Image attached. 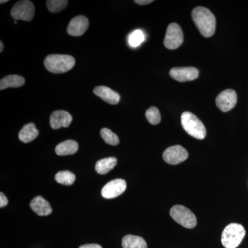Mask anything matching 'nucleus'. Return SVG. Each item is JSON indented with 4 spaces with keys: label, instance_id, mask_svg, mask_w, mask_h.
I'll list each match as a JSON object with an SVG mask.
<instances>
[{
    "label": "nucleus",
    "instance_id": "nucleus-26",
    "mask_svg": "<svg viewBox=\"0 0 248 248\" xmlns=\"http://www.w3.org/2000/svg\"><path fill=\"white\" fill-rule=\"evenodd\" d=\"M8 203H9V200H8L7 197L3 192H1L0 193V208H2L6 206Z\"/></svg>",
    "mask_w": 248,
    "mask_h": 248
},
{
    "label": "nucleus",
    "instance_id": "nucleus-14",
    "mask_svg": "<svg viewBox=\"0 0 248 248\" xmlns=\"http://www.w3.org/2000/svg\"><path fill=\"white\" fill-rule=\"evenodd\" d=\"M93 93L97 97H100L104 102L108 104L115 105L118 104L120 101V96L118 93L112 91L107 86H99L96 87L93 91Z\"/></svg>",
    "mask_w": 248,
    "mask_h": 248
},
{
    "label": "nucleus",
    "instance_id": "nucleus-9",
    "mask_svg": "<svg viewBox=\"0 0 248 248\" xmlns=\"http://www.w3.org/2000/svg\"><path fill=\"white\" fill-rule=\"evenodd\" d=\"M126 182L122 179H114L104 186L102 190V195L105 199H114L125 192Z\"/></svg>",
    "mask_w": 248,
    "mask_h": 248
},
{
    "label": "nucleus",
    "instance_id": "nucleus-31",
    "mask_svg": "<svg viewBox=\"0 0 248 248\" xmlns=\"http://www.w3.org/2000/svg\"><path fill=\"white\" fill-rule=\"evenodd\" d=\"M15 24H17V20H15Z\"/></svg>",
    "mask_w": 248,
    "mask_h": 248
},
{
    "label": "nucleus",
    "instance_id": "nucleus-8",
    "mask_svg": "<svg viewBox=\"0 0 248 248\" xmlns=\"http://www.w3.org/2000/svg\"><path fill=\"white\" fill-rule=\"evenodd\" d=\"M188 157V153L185 148L177 145L169 147L163 153V159L168 164L177 165L184 162Z\"/></svg>",
    "mask_w": 248,
    "mask_h": 248
},
{
    "label": "nucleus",
    "instance_id": "nucleus-13",
    "mask_svg": "<svg viewBox=\"0 0 248 248\" xmlns=\"http://www.w3.org/2000/svg\"><path fill=\"white\" fill-rule=\"evenodd\" d=\"M73 117L69 112L65 110H57L50 115V125L54 130H58L63 127L68 128L71 125Z\"/></svg>",
    "mask_w": 248,
    "mask_h": 248
},
{
    "label": "nucleus",
    "instance_id": "nucleus-19",
    "mask_svg": "<svg viewBox=\"0 0 248 248\" xmlns=\"http://www.w3.org/2000/svg\"><path fill=\"white\" fill-rule=\"evenodd\" d=\"M123 248H148L146 241L141 236L126 235L122 239Z\"/></svg>",
    "mask_w": 248,
    "mask_h": 248
},
{
    "label": "nucleus",
    "instance_id": "nucleus-29",
    "mask_svg": "<svg viewBox=\"0 0 248 248\" xmlns=\"http://www.w3.org/2000/svg\"><path fill=\"white\" fill-rule=\"evenodd\" d=\"M0 52H2L3 51V50H4V45H3V42H1H1H0Z\"/></svg>",
    "mask_w": 248,
    "mask_h": 248
},
{
    "label": "nucleus",
    "instance_id": "nucleus-21",
    "mask_svg": "<svg viewBox=\"0 0 248 248\" xmlns=\"http://www.w3.org/2000/svg\"><path fill=\"white\" fill-rule=\"evenodd\" d=\"M55 180L59 184L65 186H71L76 181V175L70 171H60L57 173L55 177Z\"/></svg>",
    "mask_w": 248,
    "mask_h": 248
},
{
    "label": "nucleus",
    "instance_id": "nucleus-5",
    "mask_svg": "<svg viewBox=\"0 0 248 248\" xmlns=\"http://www.w3.org/2000/svg\"><path fill=\"white\" fill-rule=\"evenodd\" d=\"M170 215L174 221L187 229H192L197 226L195 215L185 206L174 205L171 208Z\"/></svg>",
    "mask_w": 248,
    "mask_h": 248
},
{
    "label": "nucleus",
    "instance_id": "nucleus-10",
    "mask_svg": "<svg viewBox=\"0 0 248 248\" xmlns=\"http://www.w3.org/2000/svg\"><path fill=\"white\" fill-rule=\"evenodd\" d=\"M237 102V95L234 90L228 89L222 91L216 98L217 107L223 112H228L235 107Z\"/></svg>",
    "mask_w": 248,
    "mask_h": 248
},
{
    "label": "nucleus",
    "instance_id": "nucleus-11",
    "mask_svg": "<svg viewBox=\"0 0 248 248\" xmlns=\"http://www.w3.org/2000/svg\"><path fill=\"white\" fill-rule=\"evenodd\" d=\"M198 69L194 67H180L173 68L170 71V76L179 82L193 81L198 78Z\"/></svg>",
    "mask_w": 248,
    "mask_h": 248
},
{
    "label": "nucleus",
    "instance_id": "nucleus-4",
    "mask_svg": "<svg viewBox=\"0 0 248 248\" xmlns=\"http://www.w3.org/2000/svg\"><path fill=\"white\" fill-rule=\"evenodd\" d=\"M182 125L186 133L197 140H203L206 136V129L200 119L190 112H183Z\"/></svg>",
    "mask_w": 248,
    "mask_h": 248
},
{
    "label": "nucleus",
    "instance_id": "nucleus-1",
    "mask_svg": "<svg viewBox=\"0 0 248 248\" xmlns=\"http://www.w3.org/2000/svg\"><path fill=\"white\" fill-rule=\"evenodd\" d=\"M192 17L196 27L205 37H212L216 29V18L210 10L205 7L195 8L192 11Z\"/></svg>",
    "mask_w": 248,
    "mask_h": 248
},
{
    "label": "nucleus",
    "instance_id": "nucleus-23",
    "mask_svg": "<svg viewBox=\"0 0 248 248\" xmlns=\"http://www.w3.org/2000/svg\"><path fill=\"white\" fill-rule=\"evenodd\" d=\"M100 135L103 140L108 144L111 145V146H117L120 143V139L115 133L111 131L110 129L102 128L101 130Z\"/></svg>",
    "mask_w": 248,
    "mask_h": 248
},
{
    "label": "nucleus",
    "instance_id": "nucleus-12",
    "mask_svg": "<svg viewBox=\"0 0 248 248\" xmlns=\"http://www.w3.org/2000/svg\"><path fill=\"white\" fill-rule=\"evenodd\" d=\"M89 27V19L84 16H77L71 19L68 27L67 32L70 35L79 37L84 35Z\"/></svg>",
    "mask_w": 248,
    "mask_h": 248
},
{
    "label": "nucleus",
    "instance_id": "nucleus-6",
    "mask_svg": "<svg viewBox=\"0 0 248 248\" xmlns=\"http://www.w3.org/2000/svg\"><path fill=\"white\" fill-rule=\"evenodd\" d=\"M11 15L15 20L30 22L35 15V6L31 1L28 0L17 1L13 6Z\"/></svg>",
    "mask_w": 248,
    "mask_h": 248
},
{
    "label": "nucleus",
    "instance_id": "nucleus-7",
    "mask_svg": "<svg viewBox=\"0 0 248 248\" xmlns=\"http://www.w3.org/2000/svg\"><path fill=\"white\" fill-rule=\"evenodd\" d=\"M184 42V34L180 27L176 23L170 24L166 31L164 43L165 46L170 50H174L180 47Z\"/></svg>",
    "mask_w": 248,
    "mask_h": 248
},
{
    "label": "nucleus",
    "instance_id": "nucleus-22",
    "mask_svg": "<svg viewBox=\"0 0 248 248\" xmlns=\"http://www.w3.org/2000/svg\"><path fill=\"white\" fill-rule=\"evenodd\" d=\"M146 36L141 30H135L130 34L128 37V44L132 48H137L144 42Z\"/></svg>",
    "mask_w": 248,
    "mask_h": 248
},
{
    "label": "nucleus",
    "instance_id": "nucleus-18",
    "mask_svg": "<svg viewBox=\"0 0 248 248\" xmlns=\"http://www.w3.org/2000/svg\"><path fill=\"white\" fill-rule=\"evenodd\" d=\"M25 84V79L17 75H11L5 77L0 81V90L9 89V88H19Z\"/></svg>",
    "mask_w": 248,
    "mask_h": 248
},
{
    "label": "nucleus",
    "instance_id": "nucleus-3",
    "mask_svg": "<svg viewBox=\"0 0 248 248\" xmlns=\"http://www.w3.org/2000/svg\"><path fill=\"white\" fill-rule=\"evenodd\" d=\"M246 236V230L239 223H231L223 230L221 243L224 248H236Z\"/></svg>",
    "mask_w": 248,
    "mask_h": 248
},
{
    "label": "nucleus",
    "instance_id": "nucleus-20",
    "mask_svg": "<svg viewBox=\"0 0 248 248\" xmlns=\"http://www.w3.org/2000/svg\"><path fill=\"white\" fill-rule=\"evenodd\" d=\"M117 164L115 157H108L98 161L95 165V170L99 174H106L112 170Z\"/></svg>",
    "mask_w": 248,
    "mask_h": 248
},
{
    "label": "nucleus",
    "instance_id": "nucleus-27",
    "mask_svg": "<svg viewBox=\"0 0 248 248\" xmlns=\"http://www.w3.org/2000/svg\"><path fill=\"white\" fill-rule=\"evenodd\" d=\"M79 248H102L100 245L98 244H86L84 246H80Z\"/></svg>",
    "mask_w": 248,
    "mask_h": 248
},
{
    "label": "nucleus",
    "instance_id": "nucleus-2",
    "mask_svg": "<svg viewBox=\"0 0 248 248\" xmlns=\"http://www.w3.org/2000/svg\"><path fill=\"white\" fill-rule=\"evenodd\" d=\"M75 64L76 60L68 55L53 54L48 55L45 60V68L54 74H61L71 71Z\"/></svg>",
    "mask_w": 248,
    "mask_h": 248
},
{
    "label": "nucleus",
    "instance_id": "nucleus-28",
    "mask_svg": "<svg viewBox=\"0 0 248 248\" xmlns=\"http://www.w3.org/2000/svg\"><path fill=\"white\" fill-rule=\"evenodd\" d=\"M153 0H136L135 2L140 5H146L153 2Z\"/></svg>",
    "mask_w": 248,
    "mask_h": 248
},
{
    "label": "nucleus",
    "instance_id": "nucleus-17",
    "mask_svg": "<svg viewBox=\"0 0 248 248\" xmlns=\"http://www.w3.org/2000/svg\"><path fill=\"white\" fill-rule=\"evenodd\" d=\"M39 130L36 128L35 124L29 123L26 124L19 133V139L24 143H29L33 141L38 137Z\"/></svg>",
    "mask_w": 248,
    "mask_h": 248
},
{
    "label": "nucleus",
    "instance_id": "nucleus-16",
    "mask_svg": "<svg viewBox=\"0 0 248 248\" xmlns=\"http://www.w3.org/2000/svg\"><path fill=\"white\" fill-rule=\"evenodd\" d=\"M79 149V145L74 140H66V141L59 143L55 148V153L60 156H66L76 154Z\"/></svg>",
    "mask_w": 248,
    "mask_h": 248
},
{
    "label": "nucleus",
    "instance_id": "nucleus-30",
    "mask_svg": "<svg viewBox=\"0 0 248 248\" xmlns=\"http://www.w3.org/2000/svg\"><path fill=\"white\" fill-rule=\"evenodd\" d=\"M8 0H5V1H3V0H1V1H0V4H4V3L7 2Z\"/></svg>",
    "mask_w": 248,
    "mask_h": 248
},
{
    "label": "nucleus",
    "instance_id": "nucleus-25",
    "mask_svg": "<svg viewBox=\"0 0 248 248\" xmlns=\"http://www.w3.org/2000/svg\"><path fill=\"white\" fill-rule=\"evenodd\" d=\"M146 117L152 125H157L161 122V115H160L159 110L156 107H151L147 110Z\"/></svg>",
    "mask_w": 248,
    "mask_h": 248
},
{
    "label": "nucleus",
    "instance_id": "nucleus-15",
    "mask_svg": "<svg viewBox=\"0 0 248 248\" xmlns=\"http://www.w3.org/2000/svg\"><path fill=\"white\" fill-rule=\"evenodd\" d=\"M30 206L32 211L39 216H48L53 212L50 204L42 196H37L31 201Z\"/></svg>",
    "mask_w": 248,
    "mask_h": 248
},
{
    "label": "nucleus",
    "instance_id": "nucleus-24",
    "mask_svg": "<svg viewBox=\"0 0 248 248\" xmlns=\"http://www.w3.org/2000/svg\"><path fill=\"white\" fill-rule=\"evenodd\" d=\"M68 3L66 0H48L46 1V6L50 12L57 14L65 9Z\"/></svg>",
    "mask_w": 248,
    "mask_h": 248
}]
</instances>
